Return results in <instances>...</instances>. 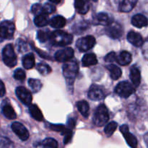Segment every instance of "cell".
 Instances as JSON below:
<instances>
[{"instance_id": "6da1fadb", "label": "cell", "mask_w": 148, "mask_h": 148, "mask_svg": "<svg viewBox=\"0 0 148 148\" xmlns=\"http://www.w3.org/2000/svg\"><path fill=\"white\" fill-rule=\"evenodd\" d=\"M49 40L51 43L54 46H64L72 43L73 36L72 35L62 30H55L50 33Z\"/></svg>"}, {"instance_id": "7a4b0ae2", "label": "cell", "mask_w": 148, "mask_h": 148, "mask_svg": "<svg viewBox=\"0 0 148 148\" xmlns=\"http://www.w3.org/2000/svg\"><path fill=\"white\" fill-rule=\"evenodd\" d=\"M109 119L108 109L104 105H100L95 110L93 116V123L97 127H102Z\"/></svg>"}, {"instance_id": "3957f363", "label": "cell", "mask_w": 148, "mask_h": 148, "mask_svg": "<svg viewBox=\"0 0 148 148\" xmlns=\"http://www.w3.org/2000/svg\"><path fill=\"white\" fill-rule=\"evenodd\" d=\"M2 58L4 63L9 67H14L17 64V56L12 44H7L3 49Z\"/></svg>"}, {"instance_id": "277c9868", "label": "cell", "mask_w": 148, "mask_h": 148, "mask_svg": "<svg viewBox=\"0 0 148 148\" xmlns=\"http://www.w3.org/2000/svg\"><path fill=\"white\" fill-rule=\"evenodd\" d=\"M78 65L76 62L69 61L65 62L62 67L63 75L68 80H74L78 73Z\"/></svg>"}, {"instance_id": "5b68a950", "label": "cell", "mask_w": 148, "mask_h": 148, "mask_svg": "<svg viewBox=\"0 0 148 148\" xmlns=\"http://www.w3.org/2000/svg\"><path fill=\"white\" fill-rule=\"evenodd\" d=\"M14 30V24L11 21H4L0 24V42L5 39H10L13 37Z\"/></svg>"}, {"instance_id": "8992f818", "label": "cell", "mask_w": 148, "mask_h": 148, "mask_svg": "<svg viewBox=\"0 0 148 148\" xmlns=\"http://www.w3.org/2000/svg\"><path fill=\"white\" fill-rule=\"evenodd\" d=\"M134 90H134V86L132 84H130V82H126V81L119 82L115 88V92L119 96L124 98H129L130 95H132L134 93Z\"/></svg>"}, {"instance_id": "52a82bcc", "label": "cell", "mask_w": 148, "mask_h": 148, "mask_svg": "<svg viewBox=\"0 0 148 148\" xmlns=\"http://www.w3.org/2000/svg\"><path fill=\"white\" fill-rule=\"evenodd\" d=\"M95 43L96 41L93 36H88L78 39L76 43V46L80 51L85 52L93 48Z\"/></svg>"}, {"instance_id": "ba28073f", "label": "cell", "mask_w": 148, "mask_h": 148, "mask_svg": "<svg viewBox=\"0 0 148 148\" xmlns=\"http://www.w3.org/2000/svg\"><path fill=\"white\" fill-rule=\"evenodd\" d=\"M74 50L72 48H65L56 52L54 58L59 62H67L70 61L74 56Z\"/></svg>"}, {"instance_id": "9c48e42d", "label": "cell", "mask_w": 148, "mask_h": 148, "mask_svg": "<svg viewBox=\"0 0 148 148\" xmlns=\"http://www.w3.org/2000/svg\"><path fill=\"white\" fill-rule=\"evenodd\" d=\"M16 95L21 102L25 105L30 106L32 102V95L28 90L23 86L17 87L16 88Z\"/></svg>"}, {"instance_id": "30bf717a", "label": "cell", "mask_w": 148, "mask_h": 148, "mask_svg": "<svg viewBox=\"0 0 148 148\" xmlns=\"http://www.w3.org/2000/svg\"><path fill=\"white\" fill-rule=\"evenodd\" d=\"M106 31L109 37L114 39L119 38L123 34V29L121 26L116 23H111L108 25H107Z\"/></svg>"}, {"instance_id": "8fae6325", "label": "cell", "mask_w": 148, "mask_h": 148, "mask_svg": "<svg viewBox=\"0 0 148 148\" xmlns=\"http://www.w3.org/2000/svg\"><path fill=\"white\" fill-rule=\"evenodd\" d=\"M12 130L15 133L16 135L22 140L26 141L29 138V132L27 129L22 124L19 122H14L12 124Z\"/></svg>"}, {"instance_id": "7c38bea8", "label": "cell", "mask_w": 148, "mask_h": 148, "mask_svg": "<svg viewBox=\"0 0 148 148\" xmlns=\"http://www.w3.org/2000/svg\"><path fill=\"white\" fill-rule=\"evenodd\" d=\"M88 98L94 101H98L102 100L105 96V92L101 86L92 85L88 91Z\"/></svg>"}, {"instance_id": "4fadbf2b", "label": "cell", "mask_w": 148, "mask_h": 148, "mask_svg": "<svg viewBox=\"0 0 148 148\" xmlns=\"http://www.w3.org/2000/svg\"><path fill=\"white\" fill-rule=\"evenodd\" d=\"M120 131L122 133L123 136L125 138L127 144L132 148H136L137 146V140L136 137L132 134L130 132L129 127L127 125H122L120 127Z\"/></svg>"}, {"instance_id": "5bb4252c", "label": "cell", "mask_w": 148, "mask_h": 148, "mask_svg": "<svg viewBox=\"0 0 148 148\" xmlns=\"http://www.w3.org/2000/svg\"><path fill=\"white\" fill-rule=\"evenodd\" d=\"M127 39H128L130 43H131L132 44L134 45V46H137V47H140L144 43V40H143L141 35L134 31H130L128 33Z\"/></svg>"}, {"instance_id": "9a60e30c", "label": "cell", "mask_w": 148, "mask_h": 148, "mask_svg": "<svg viewBox=\"0 0 148 148\" xmlns=\"http://www.w3.org/2000/svg\"><path fill=\"white\" fill-rule=\"evenodd\" d=\"M132 24L136 27L142 28L143 27H145L148 24V20L147 17L143 14H137L134 15L132 19Z\"/></svg>"}, {"instance_id": "2e32d148", "label": "cell", "mask_w": 148, "mask_h": 148, "mask_svg": "<svg viewBox=\"0 0 148 148\" xmlns=\"http://www.w3.org/2000/svg\"><path fill=\"white\" fill-rule=\"evenodd\" d=\"M132 60V58L131 53H129L128 51H121L118 56H116V62H117V63L119 64L120 65L126 66V65L130 64Z\"/></svg>"}, {"instance_id": "e0dca14e", "label": "cell", "mask_w": 148, "mask_h": 148, "mask_svg": "<svg viewBox=\"0 0 148 148\" xmlns=\"http://www.w3.org/2000/svg\"><path fill=\"white\" fill-rule=\"evenodd\" d=\"M130 79L134 87H138L141 82V75L139 69L136 66L132 67L130 70Z\"/></svg>"}, {"instance_id": "ac0fdd59", "label": "cell", "mask_w": 148, "mask_h": 148, "mask_svg": "<svg viewBox=\"0 0 148 148\" xmlns=\"http://www.w3.org/2000/svg\"><path fill=\"white\" fill-rule=\"evenodd\" d=\"M75 7L78 13L86 14L89 10V4L85 0H75Z\"/></svg>"}, {"instance_id": "d6986e66", "label": "cell", "mask_w": 148, "mask_h": 148, "mask_svg": "<svg viewBox=\"0 0 148 148\" xmlns=\"http://www.w3.org/2000/svg\"><path fill=\"white\" fill-rule=\"evenodd\" d=\"M1 111H2L3 115H4L6 118L8 119H15L16 117H17V114H16L14 110L13 109L12 107L10 105H9V104H5V105L3 106Z\"/></svg>"}, {"instance_id": "ffe728a7", "label": "cell", "mask_w": 148, "mask_h": 148, "mask_svg": "<svg viewBox=\"0 0 148 148\" xmlns=\"http://www.w3.org/2000/svg\"><path fill=\"white\" fill-rule=\"evenodd\" d=\"M49 24L52 27H54V28H62V27H64L65 24H66V20L62 16L58 15L53 17L50 20Z\"/></svg>"}, {"instance_id": "44dd1931", "label": "cell", "mask_w": 148, "mask_h": 148, "mask_svg": "<svg viewBox=\"0 0 148 148\" xmlns=\"http://www.w3.org/2000/svg\"><path fill=\"white\" fill-rule=\"evenodd\" d=\"M82 62L83 66H89L96 64L98 59L94 53H87L83 56Z\"/></svg>"}, {"instance_id": "7402d4cb", "label": "cell", "mask_w": 148, "mask_h": 148, "mask_svg": "<svg viewBox=\"0 0 148 148\" xmlns=\"http://www.w3.org/2000/svg\"><path fill=\"white\" fill-rule=\"evenodd\" d=\"M137 0H124L119 7V10L124 12H129L136 5Z\"/></svg>"}, {"instance_id": "603a6c76", "label": "cell", "mask_w": 148, "mask_h": 148, "mask_svg": "<svg viewBox=\"0 0 148 148\" xmlns=\"http://www.w3.org/2000/svg\"><path fill=\"white\" fill-rule=\"evenodd\" d=\"M23 64L24 68L27 69H30L35 66V57L32 53H27L23 57Z\"/></svg>"}, {"instance_id": "cb8c5ba5", "label": "cell", "mask_w": 148, "mask_h": 148, "mask_svg": "<svg viewBox=\"0 0 148 148\" xmlns=\"http://www.w3.org/2000/svg\"><path fill=\"white\" fill-rule=\"evenodd\" d=\"M106 68L111 73V77L114 80H117L121 76V70L119 66L114 64H109L106 66Z\"/></svg>"}, {"instance_id": "d4e9b609", "label": "cell", "mask_w": 148, "mask_h": 148, "mask_svg": "<svg viewBox=\"0 0 148 148\" xmlns=\"http://www.w3.org/2000/svg\"><path fill=\"white\" fill-rule=\"evenodd\" d=\"M29 111H30L31 116L33 119H35L36 121H40L43 119V114H42L40 110L39 109V108L36 105L30 104V106H29Z\"/></svg>"}, {"instance_id": "484cf974", "label": "cell", "mask_w": 148, "mask_h": 148, "mask_svg": "<svg viewBox=\"0 0 148 148\" xmlns=\"http://www.w3.org/2000/svg\"><path fill=\"white\" fill-rule=\"evenodd\" d=\"M77 107L78 111L81 113L83 116H88V113H89V105L88 102L85 101H78L77 103Z\"/></svg>"}, {"instance_id": "4316f807", "label": "cell", "mask_w": 148, "mask_h": 148, "mask_svg": "<svg viewBox=\"0 0 148 148\" xmlns=\"http://www.w3.org/2000/svg\"><path fill=\"white\" fill-rule=\"evenodd\" d=\"M34 23L38 27H44L49 23V18L47 14H40L36 16L34 19Z\"/></svg>"}, {"instance_id": "83f0119b", "label": "cell", "mask_w": 148, "mask_h": 148, "mask_svg": "<svg viewBox=\"0 0 148 148\" xmlns=\"http://www.w3.org/2000/svg\"><path fill=\"white\" fill-rule=\"evenodd\" d=\"M42 148H58L59 144L56 140L53 138H46L41 143Z\"/></svg>"}, {"instance_id": "f1b7e54d", "label": "cell", "mask_w": 148, "mask_h": 148, "mask_svg": "<svg viewBox=\"0 0 148 148\" xmlns=\"http://www.w3.org/2000/svg\"><path fill=\"white\" fill-rule=\"evenodd\" d=\"M28 85L33 92H38L42 88V84L39 79H30L28 80Z\"/></svg>"}, {"instance_id": "f546056e", "label": "cell", "mask_w": 148, "mask_h": 148, "mask_svg": "<svg viewBox=\"0 0 148 148\" xmlns=\"http://www.w3.org/2000/svg\"><path fill=\"white\" fill-rule=\"evenodd\" d=\"M117 127H118V124L116 122H114V121H111L109 124H107L105 127V134H106L107 137H111L113 134H114V132L116 130Z\"/></svg>"}, {"instance_id": "4dcf8cb0", "label": "cell", "mask_w": 148, "mask_h": 148, "mask_svg": "<svg viewBox=\"0 0 148 148\" xmlns=\"http://www.w3.org/2000/svg\"><path fill=\"white\" fill-rule=\"evenodd\" d=\"M96 19L98 21V23H100L102 25H108L111 23L109 17H108V15L106 13H99V14H97Z\"/></svg>"}, {"instance_id": "1f68e13d", "label": "cell", "mask_w": 148, "mask_h": 148, "mask_svg": "<svg viewBox=\"0 0 148 148\" xmlns=\"http://www.w3.org/2000/svg\"><path fill=\"white\" fill-rule=\"evenodd\" d=\"M37 69L42 75H46L51 72V68L46 64L40 63L37 66Z\"/></svg>"}, {"instance_id": "d6a6232c", "label": "cell", "mask_w": 148, "mask_h": 148, "mask_svg": "<svg viewBox=\"0 0 148 148\" xmlns=\"http://www.w3.org/2000/svg\"><path fill=\"white\" fill-rule=\"evenodd\" d=\"M0 148H14V144L7 137H0Z\"/></svg>"}, {"instance_id": "836d02e7", "label": "cell", "mask_w": 148, "mask_h": 148, "mask_svg": "<svg viewBox=\"0 0 148 148\" xmlns=\"http://www.w3.org/2000/svg\"><path fill=\"white\" fill-rule=\"evenodd\" d=\"M43 10L45 14H49L55 12L56 7L51 3H46L44 4V6H43Z\"/></svg>"}, {"instance_id": "e575fe53", "label": "cell", "mask_w": 148, "mask_h": 148, "mask_svg": "<svg viewBox=\"0 0 148 148\" xmlns=\"http://www.w3.org/2000/svg\"><path fill=\"white\" fill-rule=\"evenodd\" d=\"M31 11L33 14L37 15H40V14H45L43 13V6L40 5V4H35L32 6Z\"/></svg>"}, {"instance_id": "d590c367", "label": "cell", "mask_w": 148, "mask_h": 148, "mask_svg": "<svg viewBox=\"0 0 148 148\" xmlns=\"http://www.w3.org/2000/svg\"><path fill=\"white\" fill-rule=\"evenodd\" d=\"M49 37H50V33H48L46 32L43 31V30H40V31L38 32L37 38L42 43L49 40Z\"/></svg>"}, {"instance_id": "8d00e7d4", "label": "cell", "mask_w": 148, "mask_h": 148, "mask_svg": "<svg viewBox=\"0 0 148 148\" xmlns=\"http://www.w3.org/2000/svg\"><path fill=\"white\" fill-rule=\"evenodd\" d=\"M14 78L17 80H23L25 78V73L22 69H17L14 72Z\"/></svg>"}, {"instance_id": "74e56055", "label": "cell", "mask_w": 148, "mask_h": 148, "mask_svg": "<svg viewBox=\"0 0 148 148\" xmlns=\"http://www.w3.org/2000/svg\"><path fill=\"white\" fill-rule=\"evenodd\" d=\"M51 130L55 132H62L65 130V126L62 124H51L50 125Z\"/></svg>"}, {"instance_id": "f35d334b", "label": "cell", "mask_w": 148, "mask_h": 148, "mask_svg": "<svg viewBox=\"0 0 148 148\" xmlns=\"http://www.w3.org/2000/svg\"><path fill=\"white\" fill-rule=\"evenodd\" d=\"M116 59V55L114 52H111L105 57V61L106 62H114Z\"/></svg>"}, {"instance_id": "ab89813d", "label": "cell", "mask_w": 148, "mask_h": 148, "mask_svg": "<svg viewBox=\"0 0 148 148\" xmlns=\"http://www.w3.org/2000/svg\"><path fill=\"white\" fill-rule=\"evenodd\" d=\"M75 126V120L74 119H69L67 121V128L72 130Z\"/></svg>"}, {"instance_id": "60d3db41", "label": "cell", "mask_w": 148, "mask_h": 148, "mask_svg": "<svg viewBox=\"0 0 148 148\" xmlns=\"http://www.w3.org/2000/svg\"><path fill=\"white\" fill-rule=\"evenodd\" d=\"M6 90L5 87H4V83L2 82V81L0 80V98L1 97H3L4 95H5Z\"/></svg>"}, {"instance_id": "b9f144b4", "label": "cell", "mask_w": 148, "mask_h": 148, "mask_svg": "<svg viewBox=\"0 0 148 148\" xmlns=\"http://www.w3.org/2000/svg\"><path fill=\"white\" fill-rule=\"evenodd\" d=\"M144 44V43H143ZM143 53L145 56L148 59V39L144 44V49H143Z\"/></svg>"}, {"instance_id": "7bdbcfd3", "label": "cell", "mask_w": 148, "mask_h": 148, "mask_svg": "<svg viewBox=\"0 0 148 148\" xmlns=\"http://www.w3.org/2000/svg\"><path fill=\"white\" fill-rule=\"evenodd\" d=\"M49 1H51V2L53 3H55V4H59L61 1V0H49Z\"/></svg>"}, {"instance_id": "ee69618b", "label": "cell", "mask_w": 148, "mask_h": 148, "mask_svg": "<svg viewBox=\"0 0 148 148\" xmlns=\"http://www.w3.org/2000/svg\"><path fill=\"white\" fill-rule=\"evenodd\" d=\"M145 141H146V143H147V145L148 146V137H147H147H145Z\"/></svg>"}, {"instance_id": "f6af8a7d", "label": "cell", "mask_w": 148, "mask_h": 148, "mask_svg": "<svg viewBox=\"0 0 148 148\" xmlns=\"http://www.w3.org/2000/svg\"><path fill=\"white\" fill-rule=\"evenodd\" d=\"M92 1H98V0H92Z\"/></svg>"}]
</instances>
